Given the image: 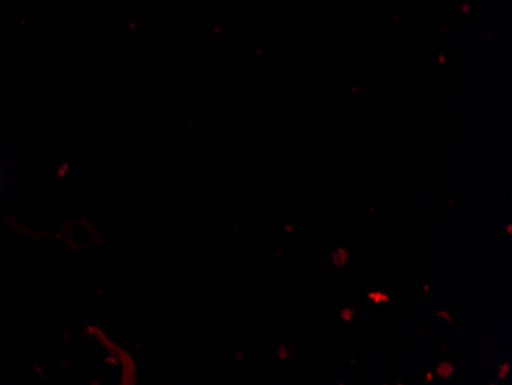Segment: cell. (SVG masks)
I'll return each instance as SVG.
<instances>
[{
    "instance_id": "obj_6",
    "label": "cell",
    "mask_w": 512,
    "mask_h": 385,
    "mask_svg": "<svg viewBox=\"0 0 512 385\" xmlns=\"http://www.w3.org/2000/svg\"><path fill=\"white\" fill-rule=\"evenodd\" d=\"M437 316H444L445 320H447L448 323H450V321H451L450 316H448L447 313H445V312H439V313H437Z\"/></svg>"
},
{
    "instance_id": "obj_1",
    "label": "cell",
    "mask_w": 512,
    "mask_h": 385,
    "mask_svg": "<svg viewBox=\"0 0 512 385\" xmlns=\"http://www.w3.org/2000/svg\"><path fill=\"white\" fill-rule=\"evenodd\" d=\"M454 369L451 366L450 362H442L439 367H437V375L440 378H450L453 375Z\"/></svg>"
},
{
    "instance_id": "obj_5",
    "label": "cell",
    "mask_w": 512,
    "mask_h": 385,
    "mask_svg": "<svg viewBox=\"0 0 512 385\" xmlns=\"http://www.w3.org/2000/svg\"><path fill=\"white\" fill-rule=\"evenodd\" d=\"M509 369H511L509 364H505V366L500 367L499 378H505V376L508 375Z\"/></svg>"
},
{
    "instance_id": "obj_3",
    "label": "cell",
    "mask_w": 512,
    "mask_h": 385,
    "mask_svg": "<svg viewBox=\"0 0 512 385\" xmlns=\"http://www.w3.org/2000/svg\"><path fill=\"white\" fill-rule=\"evenodd\" d=\"M368 298H370V300L376 304L388 303V301H390V298H388L387 293H381V292L368 293Z\"/></svg>"
},
{
    "instance_id": "obj_7",
    "label": "cell",
    "mask_w": 512,
    "mask_h": 385,
    "mask_svg": "<svg viewBox=\"0 0 512 385\" xmlns=\"http://www.w3.org/2000/svg\"><path fill=\"white\" fill-rule=\"evenodd\" d=\"M431 378H433V376H431V373H428V375H427V381H431Z\"/></svg>"
},
{
    "instance_id": "obj_4",
    "label": "cell",
    "mask_w": 512,
    "mask_h": 385,
    "mask_svg": "<svg viewBox=\"0 0 512 385\" xmlns=\"http://www.w3.org/2000/svg\"><path fill=\"white\" fill-rule=\"evenodd\" d=\"M353 315H355V310L353 309H344L341 312L342 320L344 321L352 320Z\"/></svg>"
},
{
    "instance_id": "obj_2",
    "label": "cell",
    "mask_w": 512,
    "mask_h": 385,
    "mask_svg": "<svg viewBox=\"0 0 512 385\" xmlns=\"http://www.w3.org/2000/svg\"><path fill=\"white\" fill-rule=\"evenodd\" d=\"M333 263L336 264V266H344L345 263H347L348 260V254L347 251H344V249H338V251L333 254L332 257Z\"/></svg>"
}]
</instances>
